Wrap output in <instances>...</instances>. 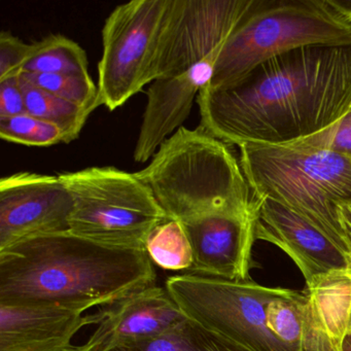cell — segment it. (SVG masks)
Returning <instances> with one entry per match:
<instances>
[{
  "label": "cell",
  "mask_w": 351,
  "mask_h": 351,
  "mask_svg": "<svg viewBox=\"0 0 351 351\" xmlns=\"http://www.w3.org/2000/svg\"><path fill=\"white\" fill-rule=\"evenodd\" d=\"M252 0H170L152 64V81L219 57Z\"/></svg>",
  "instance_id": "cell-9"
},
{
  "label": "cell",
  "mask_w": 351,
  "mask_h": 351,
  "mask_svg": "<svg viewBox=\"0 0 351 351\" xmlns=\"http://www.w3.org/2000/svg\"><path fill=\"white\" fill-rule=\"evenodd\" d=\"M87 54L75 40L62 34H49L36 43L32 58L22 73L44 75H89Z\"/></svg>",
  "instance_id": "cell-19"
},
{
  "label": "cell",
  "mask_w": 351,
  "mask_h": 351,
  "mask_svg": "<svg viewBox=\"0 0 351 351\" xmlns=\"http://www.w3.org/2000/svg\"><path fill=\"white\" fill-rule=\"evenodd\" d=\"M169 5L170 0H132L106 18L98 63V108L116 110L153 83L152 64Z\"/></svg>",
  "instance_id": "cell-8"
},
{
  "label": "cell",
  "mask_w": 351,
  "mask_h": 351,
  "mask_svg": "<svg viewBox=\"0 0 351 351\" xmlns=\"http://www.w3.org/2000/svg\"><path fill=\"white\" fill-rule=\"evenodd\" d=\"M110 351H250L186 317L156 338Z\"/></svg>",
  "instance_id": "cell-17"
},
{
  "label": "cell",
  "mask_w": 351,
  "mask_h": 351,
  "mask_svg": "<svg viewBox=\"0 0 351 351\" xmlns=\"http://www.w3.org/2000/svg\"><path fill=\"white\" fill-rule=\"evenodd\" d=\"M184 223L194 252L188 273L229 280L250 279L256 209L205 215Z\"/></svg>",
  "instance_id": "cell-12"
},
{
  "label": "cell",
  "mask_w": 351,
  "mask_h": 351,
  "mask_svg": "<svg viewBox=\"0 0 351 351\" xmlns=\"http://www.w3.org/2000/svg\"><path fill=\"white\" fill-rule=\"evenodd\" d=\"M289 147L328 149L351 157V108L332 128Z\"/></svg>",
  "instance_id": "cell-25"
},
{
  "label": "cell",
  "mask_w": 351,
  "mask_h": 351,
  "mask_svg": "<svg viewBox=\"0 0 351 351\" xmlns=\"http://www.w3.org/2000/svg\"><path fill=\"white\" fill-rule=\"evenodd\" d=\"M256 240L280 248L301 271L306 287L322 279L347 273L344 252L313 225L283 205L270 199H254Z\"/></svg>",
  "instance_id": "cell-11"
},
{
  "label": "cell",
  "mask_w": 351,
  "mask_h": 351,
  "mask_svg": "<svg viewBox=\"0 0 351 351\" xmlns=\"http://www.w3.org/2000/svg\"><path fill=\"white\" fill-rule=\"evenodd\" d=\"M20 75L0 81V118L27 114Z\"/></svg>",
  "instance_id": "cell-26"
},
{
  "label": "cell",
  "mask_w": 351,
  "mask_h": 351,
  "mask_svg": "<svg viewBox=\"0 0 351 351\" xmlns=\"http://www.w3.org/2000/svg\"><path fill=\"white\" fill-rule=\"evenodd\" d=\"M240 165L254 199L309 221L346 256L338 206L351 200V157L328 149L243 145Z\"/></svg>",
  "instance_id": "cell-4"
},
{
  "label": "cell",
  "mask_w": 351,
  "mask_h": 351,
  "mask_svg": "<svg viewBox=\"0 0 351 351\" xmlns=\"http://www.w3.org/2000/svg\"><path fill=\"white\" fill-rule=\"evenodd\" d=\"M36 43L26 44L9 32L0 34V81L16 77L32 58Z\"/></svg>",
  "instance_id": "cell-24"
},
{
  "label": "cell",
  "mask_w": 351,
  "mask_h": 351,
  "mask_svg": "<svg viewBox=\"0 0 351 351\" xmlns=\"http://www.w3.org/2000/svg\"><path fill=\"white\" fill-rule=\"evenodd\" d=\"M165 287L186 317L250 351H299L275 337L266 322L269 304L293 289L193 273L170 276Z\"/></svg>",
  "instance_id": "cell-7"
},
{
  "label": "cell",
  "mask_w": 351,
  "mask_h": 351,
  "mask_svg": "<svg viewBox=\"0 0 351 351\" xmlns=\"http://www.w3.org/2000/svg\"><path fill=\"white\" fill-rule=\"evenodd\" d=\"M328 3L346 21L351 23V0H328Z\"/></svg>",
  "instance_id": "cell-28"
},
{
  "label": "cell",
  "mask_w": 351,
  "mask_h": 351,
  "mask_svg": "<svg viewBox=\"0 0 351 351\" xmlns=\"http://www.w3.org/2000/svg\"><path fill=\"white\" fill-rule=\"evenodd\" d=\"M350 303L351 278L346 272L306 287L301 299L303 351H341Z\"/></svg>",
  "instance_id": "cell-16"
},
{
  "label": "cell",
  "mask_w": 351,
  "mask_h": 351,
  "mask_svg": "<svg viewBox=\"0 0 351 351\" xmlns=\"http://www.w3.org/2000/svg\"><path fill=\"white\" fill-rule=\"evenodd\" d=\"M338 219L342 231L343 241L346 247L347 274L351 278V200L345 201L338 206Z\"/></svg>",
  "instance_id": "cell-27"
},
{
  "label": "cell",
  "mask_w": 351,
  "mask_h": 351,
  "mask_svg": "<svg viewBox=\"0 0 351 351\" xmlns=\"http://www.w3.org/2000/svg\"><path fill=\"white\" fill-rule=\"evenodd\" d=\"M20 82L27 114L59 127L65 134V143L75 141L92 112L32 85L21 75Z\"/></svg>",
  "instance_id": "cell-18"
},
{
  "label": "cell",
  "mask_w": 351,
  "mask_h": 351,
  "mask_svg": "<svg viewBox=\"0 0 351 351\" xmlns=\"http://www.w3.org/2000/svg\"><path fill=\"white\" fill-rule=\"evenodd\" d=\"M217 58L207 59L182 75L158 80L149 85L133 154L135 162L145 163L152 160L160 145L182 127L190 116L195 98L210 83Z\"/></svg>",
  "instance_id": "cell-15"
},
{
  "label": "cell",
  "mask_w": 351,
  "mask_h": 351,
  "mask_svg": "<svg viewBox=\"0 0 351 351\" xmlns=\"http://www.w3.org/2000/svg\"><path fill=\"white\" fill-rule=\"evenodd\" d=\"M200 128L227 145L289 147L332 128L351 108V43L295 49L225 87L198 94Z\"/></svg>",
  "instance_id": "cell-1"
},
{
  "label": "cell",
  "mask_w": 351,
  "mask_h": 351,
  "mask_svg": "<svg viewBox=\"0 0 351 351\" xmlns=\"http://www.w3.org/2000/svg\"><path fill=\"white\" fill-rule=\"evenodd\" d=\"M22 77L61 99L93 112L98 108V87L90 75H44L24 73Z\"/></svg>",
  "instance_id": "cell-21"
},
{
  "label": "cell",
  "mask_w": 351,
  "mask_h": 351,
  "mask_svg": "<svg viewBox=\"0 0 351 351\" xmlns=\"http://www.w3.org/2000/svg\"><path fill=\"white\" fill-rule=\"evenodd\" d=\"M60 303L0 304V351H61L100 316Z\"/></svg>",
  "instance_id": "cell-14"
},
{
  "label": "cell",
  "mask_w": 351,
  "mask_h": 351,
  "mask_svg": "<svg viewBox=\"0 0 351 351\" xmlns=\"http://www.w3.org/2000/svg\"><path fill=\"white\" fill-rule=\"evenodd\" d=\"M0 137L28 147H51L65 143V134L56 125L25 114L0 118Z\"/></svg>",
  "instance_id": "cell-22"
},
{
  "label": "cell",
  "mask_w": 351,
  "mask_h": 351,
  "mask_svg": "<svg viewBox=\"0 0 351 351\" xmlns=\"http://www.w3.org/2000/svg\"><path fill=\"white\" fill-rule=\"evenodd\" d=\"M145 250L153 264L168 271H186L194 264L192 243L182 221L165 219L155 228Z\"/></svg>",
  "instance_id": "cell-20"
},
{
  "label": "cell",
  "mask_w": 351,
  "mask_h": 351,
  "mask_svg": "<svg viewBox=\"0 0 351 351\" xmlns=\"http://www.w3.org/2000/svg\"><path fill=\"white\" fill-rule=\"evenodd\" d=\"M135 176L151 189L169 219L186 223L215 213L256 209L229 145L200 127H180Z\"/></svg>",
  "instance_id": "cell-3"
},
{
  "label": "cell",
  "mask_w": 351,
  "mask_h": 351,
  "mask_svg": "<svg viewBox=\"0 0 351 351\" xmlns=\"http://www.w3.org/2000/svg\"><path fill=\"white\" fill-rule=\"evenodd\" d=\"M347 335H351V303L349 309L348 324H347Z\"/></svg>",
  "instance_id": "cell-31"
},
{
  "label": "cell",
  "mask_w": 351,
  "mask_h": 351,
  "mask_svg": "<svg viewBox=\"0 0 351 351\" xmlns=\"http://www.w3.org/2000/svg\"><path fill=\"white\" fill-rule=\"evenodd\" d=\"M351 43V23L328 0H252L228 38L207 87L221 88L272 57L316 45Z\"/></svg>",
  "instance_id": "cell-5"
},
{
  "label": "cell",
  "mask_w": 351,
  "mask_h": 351,
  "mask_svg": "<svg viewBox=\"0 0 351 351\" xmlns=\"http://www.w3.org/2000/svg\"><path fill=\"white\" fill-rule=\"evenodd\" d=\"M302 293L293 291L287 297L273 300L267 308L266 322L269 330L285 344L302 348Z\"/></svg>",
  "instance_id": "cell-23"
},
{
  "label": "cell",
  "mask_w": 351,
  "mask_h": 351,
  "mask_svg": "<svg viewBox=\"0 0 351 351\" xmlns=\"http://www.w3.org/2000/svg\"><path fill=\"white\" fill-rule=\"evenodd\" d=\"M73 201L69 232L102 245L145 250L167 219L151 189L135 173L112 166L59 174Z\"/></svg>",
  "instance_id": "cell-6"
},
{
  "label": "cell",
  "mask_w": 351,
  "mask_h": 351,
  "mask_svg": "<svg viewBox=\"0 0 351 351\" xmlns=\"http://www.w3.org/2000/svg\"><path fill=\"white\" fill-rule=\"evenodd\" d=\"M73 201L58 176L18 172L0 180V250L28 238L69 231Z\"/></svg>",
  "instance_id": "cell-10"
},
{
  "label": "cell",
  "mask_w": 351,
  "mask_h": 351,
  "mask_svg": "<svg viewBox=\"0 0 351 351\" xmlns=\"http://www.w3.org/2000/svg\"><path fill=\"white\" fill-rule=\"evenodd\" d=\"M61 351H83V349H82V345L81 346H77V345L71 344Z\"/></svg>",
  "instance_id": "cell-30"
},
{
  "label": "cell",
  "mask_w": 351,
  "mask_h": 351,
  "mask_svg": "<svg viewBox=\"0 0 351 351\" xmlns=\"http://www.w3.org/2000/svg\"><path fill=\"white\" fill-rule=\"evenodd\" d=\"M341 351H351V335H347L345 337Z\"/></svg>",
  "instance_id": "cell-29"
},
{
  "label": "cell",
  "mask_w": 351,
  "mask_h": 351,
  "mask_svg": "<svg viewBox=\"0 0 351 351\" xmlns=\"http://www.w3.org/2000/svg\"><path fill=\"white\" fill-rule=\"evenodd\" d=\"M155 283L147 250L110 247L69 231L0 250V304L60 303L86 311Z\"/></svg>",
  "instance_id": "cell-2"
},
{
  "label": "cell",
  "mask_w": 351,
  "mask_h": 351,
  "mask_svg": "<svg viewBox=\"0 0 351 351\" xmlns=\"http://www.w3.org/2000/svg\"><path fill=\"white\" fill-rule=\"evenodd\" d=\"M97 328L83 351H110L156 338L186 316L166 287L151 285L130 293L98 311Z\"/></svg>",
  "instance_id": "cell-13"
}]
</instances>
